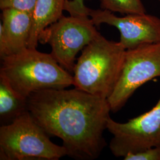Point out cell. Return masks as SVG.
<instances>
[{
	"label": "cell",
	"mask_w": 160,
	"mask_h": 160,
	"mask_svg": "<svg viewBox=\"0 0 160 160\" xmlns=\"http://www.w3.org/2000/svg\"><path fill=\"white\" fill-rule=\"evenodd\" d=\"M124 160H160V145L147 149L141 152L126 155Z\"/></svg>",
	"instance_id": "cell-14"
},
{
	"label": "cell",
	"mask_w": 160,
	"mask_h": 160,
	"mask_svg": "<svg viewBox=\"0 0 160 160\" xmlns=\"http://www.w3.org/2000/svg\"><path fill=\"white\" fill-rule=\"evenodd\" d=\"M84 0H66L64 11L68 12L72 16L81 14L88 16V8L84 5Z\"/></svg>",
	"instance_id": "cell-15"
},
{
	"label": "cell",
	"mask_w": 160,
	"mask_h": 160,
	"mask_svg": "<svg viewBox=\"0 0 160 160\" xmlns=\"http://www.w3.org/2000/svg\"><path fill=\"white\" fill-rule=\"evenodd\" d=\"M158 1H160V0H158Z\"/></svg>",
	"instance_id": "cell-16"
},
{
	"label": "cell",
	"mask_w": 160,
	"mask_h": 160,
	"mask_svg": "<svg viewBox=\"0 0 160 160\" xmlns=\"http://www.w3.org/2000/svg\"><path fill=\"white\" fill-rule=\"evenodd\" d=\"M27 99L20 95L8 81L0 75L1 120L9 123L28 110Z\"/></svg>",
	"instance_id": "cell-11"
},
{
	"label": "cell",
	"mask_w": 160,
	"mask_h": 160,
	"mask_svg": "<svg viewBox=\"0 0 160 160\" xmlns=\"http://www.w3.org/2000/svg\"><path fill=\"white\" fill-rule=\"evenodd\" d=\"M27 101L35 120L49 135L62 139L71 158L92 160L101 154L112 112L107 98L75 88L34 92Z\"/></svg>",
	"instance_id": "cell-1"
},
{
	"label": "cell",
	"mask_w": 160,
	"mask_h": 160,
	"mask_svg": "<svg viewBox=\"0 0 160 160\" xmlns=\"http://www.w3.org/2000/svg\"><path fill=\"white\" fill-rule=\"evenodd\" d=\"M88 16L96 26L106 24L118 29L120 42L126 50L144 43L160 42V18L146 13L118 17L109 10L88 8Z\"/></svg>",
	"instance_id": "cell-8"
},
{
	"label": "cell",
	"mask_w": 160,
	"mask_h": 160,
	"mask_svg": "<svg viewBox=\"0 0 160 160\" xmlns=\"http://www.w3.org/2000/svg\"><path fill=\"white\" fill-rule=\"evenodd\" d=\"M0 75L22 97L34 92L66 88L74 84L73 75L63 68L51 53L26 48L1 58Z\"/></svg>",
	"instance_id": "cell-2"
},
{
	"label": "cell",
	"mask_w": 160,
	"mask_h": 160,
	"mask_svg": "<svg viewBox=\"0 0 160 160\" xmlns=\"http://www.w3.org/2000/svg\"><path fill=\"white\" fill-rule=\"evenodd\" d=\"M126 49L119 42L100 34L82 50L75 64V88L108 98L113 92L123 68Z\"/></svg>",
	"instance_id": "cell-3"
},
{
	"label": "cell",
	"mask_w": 160,
	"mask_h": 160,
	"mask_svg": "<svg viewBox=\"0 0 160 160\" xmlns=\"http://www.w3.org/2000/svg\"><path fill=\"white\" fill-rule=\"evenodd\" d=\"M100 7L125 15L147 12L142 0H101Z\"/></svg>",
	"instance_id": "cell-12"
},
{
	"label": "cell",
	"mask_w": 160,
	"mask_h": 160,
	"mask_svg": "<svg viewBox=\"0 0 160 160\" xmlns=\"http://www.w3.org/2000/svg\"><path fill=\"white\" fill-rule=\"evenodd\" d=\"M37 0H0L1 10L12 8L33 13Z\"/></svg>",
	"instance_id": "cell-13"
},
{
	"label": "cell",
	"mask_w": 160,
	"mask_h": 160,
	"mask_svg": "<svg viewBox=\"0 0 160 160\" xmlns=\"http://www.w3.org/2000/svg\"><path fill=\"white\" fill-rule=\"evenodd\" d=\"M0 24L1 58L28 47L32 30V13L7 8L2 10Z\"/></svg>",
	"instance_id": "cell-9"
},
{
	"label": "cell",
	"mask_w": 160,
	"mask_h": 160,
	"mask_svg": "<svg viewBox=\"0 0 160 160\" xmlns=\"http://www.w3.org/2000/svg\"><path fill=\"white\" fill-rule=\"evenodd\" d=\"M100 34L89 16H62L39 35V42L49 44L51 55L69 73L73 72L76 56Z\"/></svg>",
	"instance_id": "cell-5"
},
{
	"label": "cell",
	"mask_w": 160,
	"mask_h": 160,
	"mask_svg": "<svg viewBox=\"0 0 160 160\" xmlns=\"http://www.w3.org/2000/svg\"><path fill=\"white\" fill-rule=\"evenodd\" d=\"M157 77H160V42L126 50L119 78L108 98L111 111L118 112L139 87Z\"/></svg>",
	"instance_id": "cell-6"
},
{
	"label": "cell",
	"mask_w": 160,
	"mask_h": 160,
	"mask_svg": "<svg viewBox=\"0 0 160 160\" xmlns=\"http://www.w3.org/2000/svg\"><path fill=\"white\" fill-rule=\"evenodd\" d=\"M66 0H37L32 13L33 26L29 48L36 49L40 33L63 16Z\"/></svg>",
	"instance_id": "cell-10"
},
{
	"label": "cell",
	"mask_w": 160,
	"mask_h": 160,
	"mask_svg": "<svg viewBox=\"0 0 160 160\" xmlns=\"http://www.w3.org/2000/svg\"><path fill=\"white\" fill-rule=\"evenodd\" d=\"M107 129L113 138L109 145L116 157L141 152L160 145V98L147 112L128 120L126 123L109 118Z\"/></svg>",
	"instance_id": "cell-7"
},
{
	"label": "cell",
	"mask_w": 160,
	"mask_h": 160,
	"mask_svg": "<svg viewBox=\"0 0 160 160\" xmlns=\"http://www.w3.org/2000/svg\"><path fill=\"white\" fill-rule=\"evenodd\" d=\"M67 155L28 110L0 128V159L58 160Z\"/></svg>",
	"instance_id": "cell-4"
}]
</instances>
